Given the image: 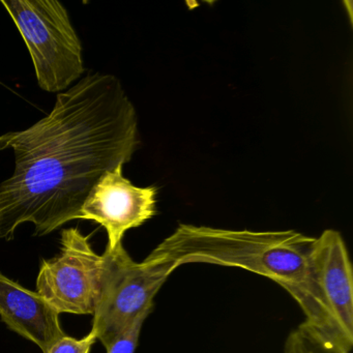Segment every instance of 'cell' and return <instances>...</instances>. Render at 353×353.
<instances>
[{
	"label": "cell",
	"mask_w": 353,
	"mask_h": 353,
	"mask_svg": "<svg viewBox=\"0 0 353 353\" xmlns=\"http://www.w3.org/2000/svg\"><path fill=\"white\" fill-rule=\"evenodd\" d=\"M139 144L135 107L121 81L90 73L57 94L52 111L23 131L0 136L15 170L0 185V239L18 227L44 236L77 220L99 179L133 158Z\"/></svg>",
	"instance_id": "6da1fadb"
},
{
	"label": "cell",
	"mask_w": 353,
	"mask_h": 353,
	"mask_svg": "<svg viewBox=\"0 0 353 353\" xmlns=\"http://www.w3.org/2000/svg\"><path fill=\"white\" fill-rule=\"evenodd\" d=\"M315 237L295 230L253 231L179 224L148 257L174 270L191 263L236 268L265 276L296 301L305 322L326 338L352 351L326 303L312 268Z\"/></svg>",
	"instance_id": "7a4b0ae2"
},
{
	"label": "cell",
	"mask_w": 353,
	"mask_h": 353,
	"mask_svg": "<svg viewBox=\"0 0 353 353\" xmlns=\"http://www.w3.org/2000/svg\"><path fill=\"white\" fill-rule=\"evenodd\" d=\"M23 38L39 86L47 92L69 90L85 67L82 43L68 10L57 0H0Z\"/></svg>",
	"instance_id": "3957f363"
},
{
	"label": "cell",
	"mask_w": 353,
	"mask_h": 353,
	"mask_svg": "<svg viewBox=\"0 0 353 353\" xmlns=\"http://www.w3.org/2000/svg\"><path fill=\"white\" fill-rule=\"evenodd\" d=\"M106 280L94 314L92 332L108 348L135 320L154 309V299L174 268L168 262L146 257L135 262L123 243L104 252Z\"/></svg>",
	"instance_id": "277c9868"
},
{
	"label": "cell",
	"mask_w": 353,
	"mask_h": 353,
	"mask_svg": "<svg viewBox=\"0 0 353 353\" xmlns=\"http://www.w3.org/2000/svg\"><path fill=\"white\" fill-rule=\"evenodd\" d=\"M61 245L57 258L41 262L37 292L57 313L94 315L106 280V257L78 228L63 230Z\"/></svg>",
	"instance_id": "5b68a950"
},
{
	"label": "cell",
	"mask_w": 353,
	"mask_h": 353,
	"mask_svg": "<svg viewBox=\"0 0 353 353\" xmlns=\"http://www.w3.org/2000/svg\"><path fill=\"white\" fill-rule=\"evenodd\" d=\"M123 165L107 171L94 185L77 220H90L104 227L108 249L123 243V235L156 214V187L139 188L123 175Z\"/></svg>",
	"instance_id": "8992f818"
},
{
	"label": "cell",
	"mask_w": 353,
	"mask_h": 353,
	"mask_svg": "<svg viewBox=\"0 0 353 353\" xmlns=\"http://www.w3.org/2000/svg\"><path fill=\"white\" fill-rule=\"evenodd\" d=\"M312 268L320 291L339 325L353 342V272L342 234L326 229L315 237Z\"/></svg>",
	"instance_id": "52a82bcc"
},
{
	"label": "cell",
	"mask_w": 353,
	"mask_h": 353,
	"mask_svg": "<svg viewBox=\"0 0 353 353\" xmlns=\"http://www.w3.org/2000/svg\"><path fill=\"white\" fill-rule=\"evenodd\" d=\"M61 314L38 292L28 290L0 272V318L10 330L34 343L46 353L65 336Z\"/></svg>",
	"instance_id": "ba28073f"
},
{
	"label": "cell",
	"mask_w": 353,
	"mask_h": 353,
	"mask_svg": "<svg viewBox=\"0 0 353 353\" xmlns=\"http://www.w3.org/2000/svg\"><path fill=\"white\" fill-rule=\"evenodd\" d=\"M283 353H351L303 321L287 336Z\"/></svg>",
	"instance_id": "9c48e42d"
},
{
	"label": "cell",
	"mask_w": 353,
	"mask_h": 353,
	"mask_svg": "<svg viewBox=\"0 0 353 353\" xmlns=\"http://www.w3.org/2000/svg\"><path fill=\"white\" fill-rule=\"evenodd\" d=\"M96 341L97 336L92 330L82 339L65 334L53 343L46 353H90Z\"/></svg>",
	"instance_id": "30bf717a"
}]
</instances>
